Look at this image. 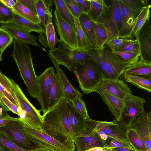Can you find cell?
<instances>
[{"mask_svg":"<svg viewBox=\"0 0 151 151\" xmlns=\"http://www.w3.org/2000/svg\"><path fill=\"white\" fill-rule=\"evenodd\" d=\"M42 116V131L60 141L74 142L75 136L70 124L67 101L64 98Z\"/></svg>","mask_w":151,"mask_h":151,"instance_id":"6da1fadb","label":"cell"},{"mask_svg":"<svg viewBox=\"0 0 151 151\" xmlns=\"http://www.w3.org/2000/svg\"><path fill=\"white\" fill-rule=\"evenodd\" d=\"M11 56L15 61L28 93L36 98L37 93V76L34 67L30 48L27 44L14 39Z\"/></svg>","mask_w":151,"mask_h":151,"instance_id":"7a4b0ae2","label":"cell"},{"mask_svg":"<svg viewBox=\"0 0 151 151\" xmlns=\"http://www.w3.org/2000/svg\"><path fill=\"white\" fill-rule=\"evenodd\" d=\"M88 59L93 61L101 72L103 78L116 80L124 69L130 65L124 62L111 51L91 48L87 50Z\"/></svg>","mask_w":151,"mask_h":151,"instance_id":"3957f363","label":"cell"},{"mask_svg":"<svg viewBox=\"0 0 151 151\" xmlns=\"http://www.w3.org/2000/svg\"><path fill=\"white\" fill-rule=\"evenodd\" d=\"M9 81L21 109L18 115L19 118L29 127L42 130V116L40 111L30 102L19 86L12 79H10Z\"/></svg>","mask_w":151,"mask_h":151,"instance_id":"277c9868","label":"cell"},{"mask_svg":"<svg viewBox=\"0 0 151 151\" xmlns=\"http://www.w3.org/2000/svg\"><path fill=\"white\" fill-rule=\"evenodd\" d=\"M83 93L88 94L103 79L102 75L95 63L87 58L84 64H77L73 71Z\"/></svg>","mask_w":151,"mask_h":151,"instance_id":"5b68a950","label":"cell"},{"mask_svg":"<svg viewBox=\"0 0 151 151\" xmlns=\"http://www.w3.org/2000/svg\"><path fill=\"white\" fill-rule=\"evenodd\" d=\"M24 129L29 138L41 148L50 151H74L76 146L71 141H60L42 130L29 127L24 124Z\"/></svg>","mask_w":151,"mask_h":151,"instance_id":"8992f818","label":"cell"},{"mask_svg":"<svg viewBox=\"0 0 151 151\" xmlns=\"http://www.w3.org/2000/svg\"><path fill=\"white\" fill-rule=\"evenodd\" d=\"M48 54L51 60L59 65L65 66L73 72L77 64H84L88 57L87 50H70L65 48L60 42L57 47L49 50Z\"/></svg>","mask_w":151,"mask_h":151,"instance_id":"52a82bcc","label":"cell"},{"mask_svg":"<svg viewBox=\"0 0 151 151\" xmlns=\"http://www.w3.org/2000/svg\"><path fill=\"white\" fill-rule=\"evenodd\" d=\"M24 123L19 119L0 127V132L4 134L12 141L24 149L29 151H37L43 149L29 138L24 129Z\"/></svg>","mask_w":151,"mask_h":151,"instance_id":"ba28073f","label":"cell"},{"mask_svg":"<svg viewBox=\"0 0 151 151\" xmlns=\"http://www.w3.org/2000/svg\"><path fill=\"white\" fill-rule=\"evenodd\" d=\"M125 104L119 120L116 121L119 126L126 130L133 121L144 111L146 100L144 98L130 94L124 100Z\"/></svg>","mask_w":151,"mask_h":151,"instance_id":"9c48e42d","label":"cell"},{"mask_svg":"<svg viewBox=\"0 0 151 151\" xmlns=\"http://www.w3.org/2000/svg\"><path fill=\"white\" fill-rule=\"evenodd\" d=\"M54 24L60 37L59 42L65 48L70 50H77L76 29L61 17L56 9L54 11Z\"/></svg>","mask_w":151,"mask_h":151,"instance_id":"30bf717a","label":"cell"},{"mask_svg":"<svg viewBox=\"0 0 151 151\" xmlns=\"http://www.w3.org/2000/svg\"><path fill=\"white\" fill-rule=\"evenodd\" d=\"M86 121V129L102 131L109 137L129 143L126 138L125 130L121 128L115 120L108 122L95 120L89 118Z\"/></svg>","mask_w":151,"mask_h":151,"instance_id":"8fae6325","label":"cell"},{"mask_svg":"<svg viewBox=\"0 0 151 151\" xmlns=\"http://www.w3.org/2000/svg\"><path fill=\"white\" fill-rule=\"evenodd\" d=\"M54 73L53 67L51 66L37 76V93L36 99L40 106L43 115L48 111L50 88L52 76Z\"/></svg>","mask_w":151,"mask_h":151,"instance_id":"7c38bea8","label":"cell"},{"mask_svg":"<svg viewBox=\"0 0 151 151\" xmlns=\"http://www.w3.org/2000/svg\"><path fill=\"white\" fill-rule=\"evenodd\" d=\"M92 21L97 49L104 47L108 41L117 36L118 31L111 25L108 17L103 16L97 22Z\"/></svg>","mask_w":151,"mask_h":151,"instance_id":"4fadbf2b","label":"cell"},{"mask_svg":"<svg viewBox=\"0 0 151 151\" xmlns=\"http://www.w3.org/2000/svg\"><path fill=\"white\" fill-rule=\"evenodd\" d=\"M151 111H144L133 121L129 127L134 129L144 143L147 151H151Z\"/></svg>","mask_w":151,"mask_h":151,"instance_id":"5bb4252c","label":"cell"},{"mask_svg":"<svg viewBox=\"0 0 151 151\" xmlns=\"http://www.w3.org/2000/svg\"><path fill=\"white\" fill-rule=\"evenodd\" d=\"M74 143L77 151H86L96 147L104 148L108 144L95 132L86 129L76 137Z\"/></svg>","mask_w":151,"mask_h":151,"instance_id":"9a60e30c","label":"cell"},{"mask_svg":"<svg viewBox=\"0 0 151 151\" xmlns=\"http://www.w3.org/2000/svg\"><path fill=\"white\" fill-rule=\"evenodd\" d=\"M96 87L123 100L128 95L132 94L130 88L122 80L103 78Z\"/></svg>","mask_w":151,"mask_h":151,"instance_id":"2e32d148","label":"cell"},{"mask_svg":"<svg viewBox=\"0 0 151 151\" xmlns=\"http://www.w3.org/2000/svg\"><path fill=\"white\" fill-rule=\"evenodd\" d=\"M1 28L6 31L14 39L27 44L41 47L37 43V37L31 35L19 26L12 22L1 24Z\"/></svg>","mask_w":151,"mask_h":151,"instance_id":"e0dca14e","label":"cell"},{"mask_svg":"<svg viewBox=\"0 0 151 151\" xmlns=\"http://www.w3.org/2000/svg\"><path fill=\"white\" fill-rule=\"evenodd\" d=\"M93 92H96L100 95L103 101L107 106L114 116V120L118 121L124 105V100L98 87L95 88Z\"/></svg>","mask_w":151,"mask_h":151,"instance_id":"ac0fdd59","label":"cell"},{"mask_svg":"<svg viewBox=\"0 0 151 151\" xmlns=\"http://www.w3.org/2000/svg\"><path fill=\"white\" fill-rule=\"evenodd\" d=\"M139 42L141 55L145 61L151 63V27L148 20L137 36Z\"/></svg>","mask_w":151,"mask_h":151,"instance_id":"d6986e66","label":"cell"},{"mask_svg":"<svg viewBox=\"0 0 151 151\" xmlns=\"http://www.w3.org/2000/svg\"><path fill=\"white\" fill-rule=\"evenodd\" d=\"M52 61L56 69V74L61 83L64 92V98L66 101L72 102L77 96L82 97L83 94L70 83L59 65L52 60Z\"/></svg>","mask_w":151,"mask_h":151,"instance_id":"ffe728a7","label":"cell"},{"mask_svg":"<svg viewBox=\"0 0 151 151\" xmlns=\"http://www.w3.org/2000/svg\"><path fill=\"white\" fill-rule=\"evenodd\" d=\"M67 105L68 119L76 138L86 129V119L75 109L71 102L67 101Z\"/></svg>","mask_w":151,"mask_h":151,"instance_id":"44dd1931","label":"cell"},{"mask_svg":"<svg viewBox=\"0 0 151 151\" xmlns=\"http://www.w3.org/2000/svg\"><path fill=\"white\" fill-rule=\"evenodd\" d=\"M52 16L48 19L46 24L44 26L45 32L38 37L39 42L44 47H48L50 50L55 48L57 43L59 42L52 21Z\"/></svg>","mask_w":151,"mask_h":151,"instance_id":"7402d4cb","label":"cell"},{"mask_svg":"<svg viewBox=\"0 0 151 151\" xmlns=\"http://www.w3.org/2000/svg\"><path fill=\"white\" fill-rule=\"evenodd\" d=\"M126 75L151 78V63L145 61L141 55L140 60L128 66L121 75Z\"/></svg>","mask_w":151,"mask_h":151,"instance_id":"603a6c76","label":"cell"},{"mask_svg":"<svg viewBox=\"0 0 151 151\" xmlns=\"http://www.w3.org/2000/svg\"><path fill=\"white\" fill-rule=\"evenodd\" d=\"M64 95L62 86L55 72L52 76L50 88L48 111L52 109L64 98Z\"/></svg>","mask_w":151,"mask_h":151,"instance_id":"cb8c5ba5","label":"cell"},{"mask_svg":"<svg viewBox=\"0 0 151 151\" xmlns=\"http://www.w3.org/2000/svg\"><path fill=\"white\" fill-rule=\"evenodd\" d=\"M79 20L81 29L91 44L92 48L97 49L92 20L86 14L83 13L80 16Z\"/></svg>","mask_w":151,"mask_h":151,"instance_id":"d4e9b609","label":"cell"},{"mask_svg":"<svg viewBox=\"0 0 151 151\" xmlns=\"http://www.w3.org/2000/svg\"><path fill=\"white\" fill-rule=\"evenodd\" d=\"M108 18L110 22L118 32L123 25L122 15L119 0L111 1Z\"/></svg>","mask_w":151,"mask_h":151,"instance_id":"484cf974","label":"cell"},{"mask_svg":"<svg viewBox=\"0 0 151 151\" xmlns=\"http://www.w3.org/2000/svg\"><path fill=\"white\" fill-rule=\"evenodd\" d=\"M53 3L52 0H35L37 15L43 26L46 24L49 17L52 16Z\"/></svg>","mask_w":151,"mask_h":151,"instance_id":"4316f807","label":"cell"},{"mask_svg":"<svg viewBox=\"0 0 151 151\" xmlns=\"http://www.w3.org/2000/svg\"><path fill=\"white\" fill-rule=\"evenodd\" d=\"M14 13V19L11 22L19 26L29 33L34 32L41 34L44 32L45 29L41 24L34 23Z\"/></svg>","mask_w":151,"mask_h":151,"instance_id":"83f0119b","label":"cell"},{"mask_svg":"<svg viewBox=\"0 0 151 151\" xmlns=\"http://www.w3.org/2000/svg\"><path fill=\"white\" fill-rule=\"evenodd\" d=\"M91 7L86 14L93 21L97 22L103 16H106L108 7L103 0H90Z\"/></svg>","mask_w":151,"mask_h":151,"instance_id":"f1b7e54d","label":"cell"},{"mask_svg":"<svg viewBox=\"0 0 151 151\" xmlns=\"http://www.w3.org/2000/svg\"><path fill=\"white\" fill-rule=\"evenodd\" d=\"M122 80L148 92L151 91V78L131 75H121Z\"/></svg>","mask_w":151,"mask_h":151,"instance_id":"f546056e","label":"cell"},{"mask_svg":"<svg viewBox=\"0 0 151 151\" xmlns=\"http://www.w3.org/2000/svg\"><path fill=\"white\" fill-rule=\"evenodd\" d=\"M74 18L78 45L77 50L79 51H85L92 48L91 44L81 29L79 18L74 17Z\"/></svg>","mask_w":151,"mask_h":151,"instance_id":"4dcf8cb0","label":"cell"},{"mask_svg":"<svg viewBox=\"0 0 151 151\" xmlns=\"http://www.w3.org/2000/svg\"><path fill=\"white\" fill-rule=\"evenodd\" d=\"M125 131L128 142L134 150L137 151H147L144 143L134 129L129 127Z\"/></svg>","mask_w":151,"mask_h":151,"instance_id":"1f68e13d","label":"cell"},{"mask_svg":"<svg viewBox=\"0 0 151 151\" xmlns=\"http://www.w3.org/2000/svg\"><path fill=\"white\" fill-rule=\"evenodd\" d=\"M56 9L61 17L75 29L74 18L67 7L64 0H53Z\"/></svg>","mask_w":151,"mask_h":151,"instance_id":"d6a6232c","label":"cell"},{"mask_svg":"<svg viewBox=\"0 0 151 151\" xmlns=\"http://www.w3.org/2000/svg\"><path fill=\"white\" fill-rule=\"evenodd\" d=\"M12 10L15 13L34 23L41 24L38 16L24 6L19 0H17Z\"/></svg>","mask_w":151,"mask_h":151,"instance_id":"836d02e7","label":"cell"},{"mask_svg":"<svg viewBox=\"0 0 151 151\" xmlns=\"http://www.w3.org/2000/svg\"><path fill=\"white\" fill-rule=\"evenodd\" d=\"M150 6L148 5L139 12L135 24L131 33L132 37L134 38L138 35L145 24L150 17Z\"/></svg>","mask_w":151,"mask_h":151,"instance_id":"e575fe53","label":"cell"},{"mask_svg":"<svg viewBox=\"0 0 151 151\" xmlns=\"http://www.w3.org/2000/svg\"><path fill=\"white\" fill-rule=\"evenodd\" d=\"M0 147L4 151H29L20 147L0 132Z\"/></svg>","mask_w":151,"mask_h":151,"instance_id":"d590c367","label":"cell"},{"mask_svg":"<svg viewBox=\"0 0 151 151\" xmlns=\"http://www.w3.org/2000/svg\"><path fill=\"white\" fill-rule=\"evenodd\" d=\"M134 39L133 37L128 35L116 36L108 41L105 45L109 47L111 50H114L133 41Z\"/></svg>","mask_w":151,"mask_h":151,"instance_id":"8d00e7d4","label":"cell"},{"mask_svg":"<svg viewBox=\"0 0 151 151\" xmlns=\"http://www.w3.org/2000/svg\"><path fill=\"white\" fill-rule=\"evenodd\" d=\"M114 55L119 57L124 62L129 65L137 62L140 59L141 55L129 52L111 50Z\"/></svg>","mask_w":151,"mask_h":151,"instance_id":"74e56055","label":"cell"},{"mask_svg":"<svg viewBox=\"0 0 151 151\" xmlns=\"http://www.w3.org/2000/svg\"><path fill=\"white\" fill-rule=\"evenodd\" d=\"M130 9L139 13L148 5L147 1L144 0H121Z\"/></svg>","mask_w":151,"mask_h":151,"instance_id":"f35d334b","label":"cell"},{"mask_svg":"<svg viewBox=\"0 0 151 151\" xmlns=\"http://www.w3.org/2000/svg\"><path fill=\"white\" fill-rule=\"evenodd\" d=\"M14 13L13 11L7 7L0 1V23L11 22L13 20Z\"/></svg>","mask_w":151,"mask_h":151,"instance_id":"ab89813d","label":"cell"},{"mask_svg":"<svg viewBox=\"0 0 151 151\" xmlns=\"http://www.w3.org/2000/svg\"><path fill=\"white\" fill-rule=\"evenodd\" d=\"M133 41L128 43L115 50L131 52L138 55L141 54L140 45L137 37Z\"/></svg>","mask_w":151,"mask_h":151,"instance_id":"60d3db41","label":"cell"},{"mask_svg":"<svg viewBox=\"0 0 151 151\" xmlns=\"http://www.w3.org/2000/svg\"><path fill=\"white\" fill-rule=\"evenodd\" d=\"M75 109L86 119L89 118L85 103L82 97L78 96L71 102Z\"/></svg>","mask_w":151,"mask_h":151,"instance_id":"b9f144b4","label":"cell"},{"mask_svg":"<svg viewBox=\"0 0 151 151\" xmlns=\"http://www.w3.org/2000/svg\"><path fill=\"white\" fill-rule=\"evenodd\" d=\"M13 38L5 30L0 27V50L3 52L11 44Z\"/></svg>","mask_w":151,"mask_h":151,"instance_id":"7bdbcfd3","label":"cell"},{"mask_svg":"<svg viewBox=\"0 0 151 151\" xmlns=\"http://www.w3.org/2000/svg\"><path fill=\"white\" fill-rule=\"evenodd\" d=\"M68 9L74 17L79 18L83 14L74 0H64Z\"/></svg>","mask_w":151,"mask_h":151,"instance_id":"ee69618b","label":"cell"},{"mask_svg":"<svg viewBox=\"0 0 151 151\" xmlns=\"http://www.w3.org/2000/svg\"><path fill=\"white\" fill-rule=\"evenodd\" d=\"M9 80V78L0 72V83L7 91L12 96L15 100L18 102L12 89Z\"/></svg>","mask_w":151,"mask_h":151,"instance_id":"f6af8a7d","label":"cell"},{"mask_svg":"<svg viewBox=\"0 0 151 151\" xmlns=\"http://www.w3.org/2000/svg\"><path fill=\"white\" fill-rule=\"evenodd\" d=\"M107 142H109V143L105 147L111 148L126 147L134 150L129 143L125 142L122 141L111 137H108Z\"/></svg>","mask_w":151,"mask_h":151,"instance_id":"bcb514c9","label":"cell"},{"mask_svg":"<svg viewBox=\"0 0 151 151\" xmlns=\"http://www.w3.org/2000/svg\"><path fill=\"white\" fill-rule=\"evenodd\" d=\"M0 97L3 103L10 111L18 115L20 113L21 109L16 106L0 91Z\"/></svg>","mask_w":151,"mask_h":151,"instance_id":"7dc6e473","label":"cell"},{"mask_svg":"<svg viewBox=\"0 0 151 151\" xmlns=\"http://www.w3.org/2000/svg\"><path fill=\"white\" fill-rule=\"evenodd\" d=\"M74 1L83 13L86 14L90 11L91 7V3L90 0Z\"/></svg>","mask_w":151,"mask_h":151,"instance_id":"c3c4849f","label":"cell"},{"mask_svg":"<svg viewBox=\"0 0 151 151\" xmlns=\"http://www.w3.org/2000/svg\"><path fill=\"white\" fill-rule=\"evenodd\" d=\"M19 119V118H15L10 116L7 113L6 111H4L3 114L0 116V127L6 125L11 121Z\"/></svg>","mask_w":151,"mask_h":151,"instance_id":"681fc988","label":"cell"},{"mask_svg":"<svg viewBox=\"0 0 151 151\" xmlns=\"http://www.w3.org/2000/svg\"><path fill=\"white\" fill-rule=\"evenodd\" d=\"M19 1L24 6L37 15L35 0H19Z\"/></svg>","mask_w":151,"mask_h":151,"instance_id":"f907efd6","label":"cell"},{"mask_svg":"<svg viewBox=\"0 0 151 151\" xmlns=\"http://www.w3.org/2000/svg\"><path fill=\"white\" fill-rule=\"evenodd\" d=\"M0 91L18 107H19L18 102L15 100L12 96L7 91L0 83Z\"/></svg>","mask_w":151,"mask_h":151,"instance_id":"816d5d0a","label":"cell"},{"mask_svg":"<svg viewBox=\"0 0 151 151\" xmlns=\"http://www.w3.org/2000/svg\"><path fill=\"white\" fill-rule=\"evenodd\" d=\"M17 0H0L6 6L12 9L14 6Z\"/></svg>","mask_w":151,"mask_h":151,"instance_id":"f5cc1de1","label":"cell"},{"mask_svg":"<svg viewBox=\"0 0 151 151\" xmlns=\"http://www.w3.org/2000/svg\"><path fill=\"white\" fill-rule=\"evenodd\" d=\"M92 130L96 133H97L100 137L103 140L107 141L108 138V137L102 131L99 130Z\"/></svg>","mask_w":151,"mask_h":151,"instance_id":"db71d44e","label":"cell"},{"mask_svg":"<svg viewBox=\"0 0 151 151\" xmlns=\"http://www.w3.org/2000/svg\"><path fill=\"white\" fill-rule=\"evenodd\" d=\"M113 151H137L134 150L126 147H119L112 148Z\"/></svg>","mask_w":151,"mask_h":151,"instance_id":"11a10c76","label":"cell"},{"mask_svg":"<svg viewBox=\"0 0 151 151\" xmlns=\"http://www.w3.org/2000/svg\"><path fill=\"white\" fill-rule=\"evenodd\" d=\"M103 148L101 147H96L89 149L86 151H102Z\"/></svg>","mask_w":151,"mask_h":151,"instance_id":"9f6ffc18","label":"cell"},{"mask_svg":"<svg viewBox=\"0 0 151 151\" xmlns=\"http://www.w3.org/2000/svg\"><path fill=\"white\" fill-rule=\"evenodd\" d=\"M0 106L6 112L10 111L9 109L3 103L0 97Z\"/></svg>","mask_w":151,"mask_h":151,"instance_id":"6f0895ef","label":"cell"},{"mask_svg":"<svg viewBox=\"0 0 151 151\" xmlns=\"http://www.w3.org/2000/svg\"><path fill=\"white\" fill-rule=\"evenodd\" d=\"M102 151H113L112 148L104 147Z\"/></svg>","mask_w":151,"mask_h":151,"instance_id":"680465c9","label":"cell"},{"mask_svg":"<svg viewBox=\"0 0 151 151\" xmlns=\"http://www.w3.org/2000/svg\"><path fill=\"white\" fill-rule=\"evenodd\" d=\"M3 52V51L0 50V62L3 60L2 55Z\"/></svg>","mask_w":151,"mask_h":151,"instance_id":"91938a15","label":"cell"},{"mask_svg":"<svg viewBox=\"0 0 151 151\" xmlns=\"http://www.w3.org/2000/svg\"><path fill=\"white\" fill-rule=\"evenodd\" d=\"M4 110L1 107H0V116L2 115L4 112Z\"/></svg>","mask_w":151,"mask_h":151,"instance_id":"94428289","label":"cell"},{"mask_svg":"<svg viewBox=\"0 0 151 151\" xmlns=\"http://www.w3.org/2000/svg\"><path fill=\"white\" fill-rule=\"evenodd\" d=\"M37 151H49V150H45V149H42V150H38Z\"/></svg>","mask_w":151,"mask_h":151,"instance_id":"6125c7cd","label":"cell"},{"mask_svg":"<svg viewBox=\"0 0 151 151\" xmlns=\"http://www.w3.org/2000/svg\"><path fill=\"white\" fill-rule=\"evenodd\" d=\"M0 151H4V150L0 147Z\"/></svg>","mask_w":151,"mask_h":151,"instance_id":"be15d7a7","label":"cell"},{"mask_svg":"<svg viewBox=\"0 0 151 151\" xmlns=\"http://www.w3.org/2000/svg\"><path fill=\"white\" fill-rule=\"evenodd\" d=\"M74 151H77V150H74Z\"/></svg>","mask_w":151,"mask_h":151,"instance_id":"e7e4bbea","label":"cell"},{"mask_svg":"<svg viewBox=\"0 0 151 151\" xmlns=\"http://www.w3.org/2000/svg\"><path fill=\"white\" fill-rule=\"evenodd\" d=\"M0 72H1V71H0Z\"/></svg>","mask_w":151,"mask_h":151,"instance_id":"03108f58","label":"cell"}]
</instances>
